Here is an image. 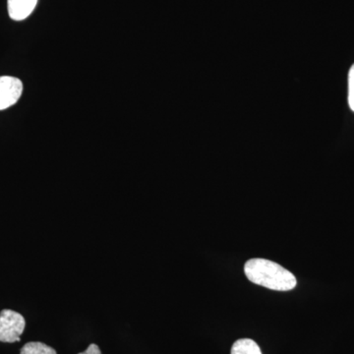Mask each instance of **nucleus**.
I'll use <instances>...</instances> for the list:
<instances>
[{"label":"nucleus","mask_w":354,"mask_h":354,"mask_svg":"<svg viewBox=\"0 0 354 354\" xmlns=\"http://www.w3.org/2000/svg\"><path fill=\"white\" fill-rule=\"evenodd\" d=\"M230 354H262V351L253 339H241L234 342Z\"/></svg>","instance_id":"5"},{"label":"nucleus","mask_w":354,"mask_h":354,"mask_svg":"<svg viewBox=\"0 0 354 354\" xmlns=\"http://www.w3.org/2000/svg\"><path fill=\"white\" fill-rule=\"evenodd\" d=\"M244 272L251 283L272 290H291L297 285L292 272L271 260L262 258L248 260L244 266Z\"/></svg>","instance_id":"1"},{"label":"nucleus","mask_w":354,"mask_h":354,"mask_svg":"<svg viewBox=\"0 0 354 354\" xmlns=\"http://www.w3.org/2000/svg\"><path fill=\"white\" fill-rule=\"evenodd\" d=\"M20 354H57L55 348L39 342H31L26 344L21 349Z\"/></svg>","instance_id":"6"},{"label":"nucleus","mask_w":354,"mask_h":354,"mask_svg":"<svg viewBox=\"0 0 354 354\" xmlns=\"http://www.w3.org/2000/svg\"><path fill=\"white\" fill-rule=\"evenodd\" d=\"M38 0H8V13L11 19L22 21L31 15Z\"/></svg>","instance_id":"4"},{"label":"nucleus","mask_w":354,"mask_h":354,"mask_svg":"<svg viewBox=\"0 0 354 354\" xmlns=\"http://www.w3.org/2000/svg\"><path fill=\"white\" fill-rule=\"evenodd\" d=\"M348 104L351 111H354V64L348 73Z\"/></svg>","instance_id":"7"},{"label":"nucleus","mask_w":354,"mask_h":354,"mask_svg":"<svg viewBox=\"0 0 354 354\" xmlns=\"http://www.w3.org/2000/svg\"><path fill=\"white\" fill-rule=\"evenodd\" d=\"M25 327V318L18 312L10 309L0 312V342L8 344L20 342Z\"/></svg>","instance_id":"2"},{"label":"nucleus","mask_w":354,"mask_h":354,"mask_svg":"<svg viewBox=\"0 0 354 354\" xmlns=\"http://www.w3.org/2000/svg\"><path fill=\"white\" fill-rule=\"evenodd\" d=\"M23 92L21 80L12 76H0V111L12 106Z\"/></svg>","instance_id":"3"},{"label":"nucleus","mask_w":354,"mask_h":354,"mask_svg":"<svg viewBox=\"0 0 354 354\" xmlns=\"http://www.w3.org/2000/svg\"><path fill=\"white\" fill-rule=\"evenodd\" d=\"M78 354H102V353L101 349H100L97 344H92L88 346V348L84 353Z\"/></svg>","instance_id":"8"}]
</instances>
